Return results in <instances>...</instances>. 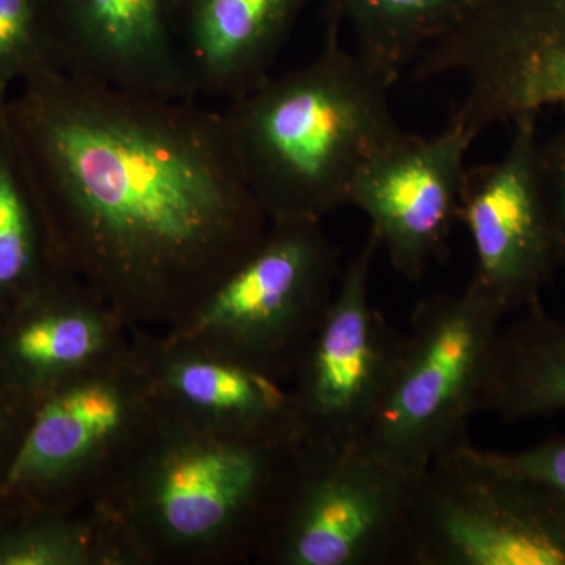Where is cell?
I'll list each match as a JSON object with an SVG mask.
<instances>
[{"instance_id":"6da1fadb","label":"cell","mask_w":565,"mask_h":565,"mask_svg":"<svg viewBox=\"0 0 565 565\" xmlns=\"http://www.w3.org/2000/svg\"><path fill=\"white\" fill-rule=\"evenodd\" d=\"M6 109L55 264L131 329L184 321L266 237L223 110L55 66Z\"/></svg>"},{"instance_id":"7a4b0ae2","label":"cell","mask_w":565,"mask_h":565,"mask_svg":"<svg viewBox=\"0 0 565 565\" xmlns=\"http://www.w3.org/2000/svg\"><path fill=\"white\" fill-rule=\"evenodd\" d=\"M297 445L230 440L161 415L90 505L125 565L255 563Z\"/></svg>"},{"instance_id":"3957f363","label":"cell","mask_w":565,"mask_h":565,"mask_svg":"<svg viewBox=\"0 0 565 565\" xmlns=\"http://www.w3.org/2000/svg\"><path fill=\"white\" fill-rule=\"evenodd\" d=\"M329 24L321 52L228 103L230 137L270 223H323L351 203L356 177L405 132L393 85Z\"/></svg>"},{"instance_id":"277c9868","label":"cell","mask_w":565,"mask_h":565,"mask_svg":"<svg viewBox=\"0 0 565 565\" xmlns=\"http://www.w3.org/2000/svg\"><path fill=\"white\" fill-rule=\"evenodd\" d=\"M132 345L62 382L33 404L0 484L3 512L90 508L158 424Z\"/></svg>"},{"instance_id":"5b68a950","label":"cell","mask_w":565,"mask_h":565,"mask_svg":"<svg viewBox=\"0 0 565 565\" xmlns=\"http://www.w3.org/2000/svg\"><path fill=\"white\" fill-rule=\"evenodd\" d=\"M504 318L475 281L419 300L392 386L359 446L418 479L438 457L470 441L468 426Z\"/></svg>"},{"instance_id":"8992f818","label":"cell","mask_w":565,"mask_h":565,"mask_svg":"<svg viewBox=\"0 0 565 565\" xmlns=\"http://www.w3.org/2000/svg\"><path fill=\"white\" fill-rule=\"evenodd\" d=\"M340 275L323 223L274 222L259 247L204 302L161 332L289 386Z\"/></svg>"},{"instance_id":"52a82bcc","label":"cell","mask_w":565,"mask_h":565,"mask_svg":"<svg viewBox=\"0 0 565 565\" xmlns=\"http://www.w3.org/2000/svg\"><path fill=\"white\" fill-rule=\"evenodd\" d=\"M416 482L362 446H297L288 486L255 563L408 564Z\"/></svg>"},{"instance_id":"ba28073f","label":"cell","mask_w":565,"mask_h":565,"mask_svg":"<svg viewBox=\"0 0 565 565\" xmlns=\"http://www.w3.org/2000/svg\"><path fill=\"white\" fill-rule=\"evenodd\" d=\"M408 565H565V503L467 441L416 482Z\"/></svg>"},{"instance_id":"9c48e42d","label":"cell","mask_w":565,"mask_h":565,"mask_svg":"<svg viewBox=\"0 0 565 565\" xmlns=\"http://www.w3.org/2000/svg\"><path fill=\"white\" fill-rule=\"evenodd\" d=\"M408 71L415 81L465 82L448 121L476 139L493 126L565 106V0H475Z\"/></svg>"},{"instance_id":"30bf717a","label":"cell","mask_w":565,"mask_h":565,"mask_svg":"<svg viewBox=\"0 0 565 565\" xmlns=\"http://www.w3.org/2000/svg\"><path fill=\"white\" fill-rule=\"evenodd\" d=\"M379 250L370 232L341 269L332 303L289 384L299 448L337 451L360 445L392 386L405 332L371 300Z\"/></svg>"},{"instance_id":"8fae6325","label":"cell","mask_w":565,"mask_h":565,"mask_svg":"<svg viewBox=\"0 0 565 565\" xmlns=\"http://www.w3.org/2000/svg\"><path fill=\"white\" fill-rule=\"evenodd\" d=\"M503 158L467 167L459 222L473 245V280L504 315L541 305L559 264L542 172L537 115L512 122Z\"/></svg>"},{"instance_id":"7c38bea8","label":"cell","mask_w":565,"mask_h":565,"mask_svg":"<svg viewBox=\"0 0 565 565\" xmlns=\"http://www.w3.org/2000/svg\"><path fill=\"white\" fill-rule=\"evenodd\" d=\"M475 140L449 121L430 137L404 132L356 177L349 206L366 215L381 250L407 280H419L445 256Z\"/></svg>"},{"instance_id":"4fadbf2b","label":"cell","mask_w":565,"mask_h":565,"mask_svg":"<svg viewBox=\"0 0 565 565\" xmlns=\"http://www.w3.org/2000/svg\"><path fill=\"white\" fill-rule=\"evenodd\" d=\"M131 345L166 418L230 440L297 445L288 385L161 330L132 329Z\"/></svg>"},{"instance_id":"5bb4252c","label":"cell","mask_w":565,"mask_h":565,"mask_svg":"<svg viewBox=\"0 0 565 565\" xmlns=\"http://www.w3.org/2000/svg\"><path fill=\"white\" fill-rule=\"evenodd\" d=\"M55 68L118 90L192 98L178 46L181 0H47Z\"/></svg>"},{"instance_id":"9a60e30c","label":"cell","mask_w":565,"mask_h":565,"mask_svg":"<svg viewBox=\"0 0 565 565\" xmlns=\"http://www.w3.org/2000/svg\"><path fill=\"white\" fill-rule=\"evenodd\" d=\"M131 327L76 277L55 270L0 322V374L35 403L128 351Z\"/></svg>"},{"instance_id":"2e32d148","label":"cell","mask_w":565,"mask_h":565,"mask_svg":"<svg viewBox=\"0 0 565 565\" xmlns=\"http://www.w3.org/2000/svg\"><path fill=\"white\" fill-rule=\"evenodd\" d=\"M313 0H181L178 46L196 99L241 98L273 74Z\"/></svg>"},{"instance_id":"e0dca14e","label":"cell","mask_w":565,"mask_h":565,"mask_svg":"<svg viewBox=\"0 0 565 565\" xmlns=\"http://www.w3.org/2000/svg\"><path fill=\"white\" fill-rule=\"evenodd\" d=\"M565 412V321L530 308L501 327L478 399V415L503 422Z\"/></svg>"},{"instance_id":"ac0fdd59","label":"cell","mask_w":565,"mask_h":565,"mask_svg":"<svg viewBox=\"0 0 565 565\" xmlns=\"http://www.w3.org/2000/svg\"><path fill=\"white\" fill-rule=\"evenodd\" d=\"M326 22L348 28L355 52L393 85L429 44L462 20L475 0H319Z\"/></svg>"},{"instance_id":"d6986e66","label":"cell","mask_w":565,"mask_h":565,"mask_svg":"<svg viewBox=\"0 0 565 565\" xmlns=\"http://www.w3.org/2000/svg\"><path fill=\"white\" fill-rule=\"evenodd\" d=\"M6 96H0V322L55 270H62L52 256L39 203L11 132Z\"/></svg>"},{"instance_id":"ffe728a7","label":"cell","mask_w":565,"mask_h":565,"mask_svg":"<svg viewBox=\"0 0 565 565\" xmlns=\"http://www.w3.org/2000/svg\"><path fill=\"white\" fill-rule=\"evenodd\" d=\"M0 522V565H122L92 508L3 512Z\"/></svg>"},{"instance_id":"44dd1931","label":"cell","mask_w":565,"mask_h":565,"mask_svg":"<svg viewBox=\"0 0 565 565\" xmlns=\"http://www.w3.org/2000/svg\"><path fill=\"white\" fill-rule=\"evenodd\" d=\"M54 65L47 0H0V96Z\"/></svg>"},{"instance_id":"7402d4cb","label":"cell","mask_w":565,"mask_h":565,"mask_svg":"<svg viewBox=\"0 0 565 565\" xmlns=\"http://www.w3.org/2000/svg\"><path fill=\"white\" fill-rule=\"evenodd\" d=\"M481 455L498 470L533 482L565 503V435L550 438L522 451L481 449Z\"/></svg>"},{"instance_id":"603a6c76","label":"cell","mask_w":565,"mask_h":565,"mask_svg":"<svg viewBox=\"0 0 565 565\" xmlns=\"http://www.w3.org/2000/svg\"><path fill=\"white\" fill-rule=\"evenodd\" d=\"M542 172H544L546 200L555 228L559 264L565 267V126L542 141Z\"/></svg>"},{"instance_id":"cb8c5ba5","label":"cell","mask_w":565,"mask_h":565,"mask_svg":"<svg viewBox=\"0 0 565 565\" xmlns=\"http://www.w3.org/2000/svg\"><path fill=\"white\" fill-rule=\"evenodd\" d=\"M33 404L20 392L7 384L0 374V452L13 459L17 449L10 448L6 441L20 446L22 435L31 419Z\"/></svg>"}]
</instances>
